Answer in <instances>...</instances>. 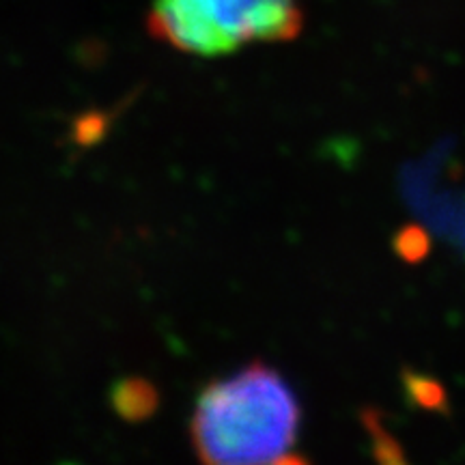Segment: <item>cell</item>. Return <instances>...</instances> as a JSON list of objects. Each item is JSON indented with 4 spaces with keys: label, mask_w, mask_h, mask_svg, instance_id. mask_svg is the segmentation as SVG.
Segmentation results:
<instances>
[{
    "label": "cell",
    "mask_w": 465,
    "mask_h": 465,
    "mask_svg": "<svg viewBox=\"0 0 465 465\" xmlns=\"http://www.w3.org/2000/svg\"><path fill=\"white\" fill-rule=\"evenodd\" d=\"M302 410L278 371L254 362L212 381L196 401L192 444L205 463H300Z\"/></svg>",
    "instance_id": "6da1fadb"
},
{
    "label": "cell",
    "mask_w": 465,
    "mask_h": 465,
    "mask_svg": "<svg viewBox=\"0 0 465 465\" xmlns=\"http://www.w3.org/2000/svg\"><path fill=\"white\" fill-rule=\"evenodd\" d=\"M302 25V0H153L149 14L153 37L203 58L289 42Z\"/></svg>",
    "instance_id": "7a4b0ae2"
},
{
    "label": "cell",
    "mask_w": 465,
    "mask_h": 465,
    "mask_svg": "<svg viewBox=\"0 0 465 465\" xmlns=\"http://www.w3.org/2000/svg\"><path fill=\"white\" fill-rule=\"evenodd\" d=\"M401 386H403L405 403L411 410L450 416L449 391H446V386L438 377L420 373L416 369H403L401 371Z\"/></svg>",
    "instance_id": "3957f363"
},
{
    "label": "cell",
    "mask_w": 465,
    "mask_h": 465,
    "mask_svg": "<svg viewBox=\"0 0 465 465\" xmlns=\"http://www.w3.org/2000/svg\"><path fill=\"white\" fill-rule=\"evenodd\" d=\"M114 411L125 420H144L158 407V394L155 388L144 380H121L113 388Z\"/></svg>",
    "instance_id": "277c9868"
},
{
    "label": "cell",
    "mask_w": 465,
    "mask_h": 465,
    "mask_svg": "<svg viewBox=\"0 0 465 465\" xmlns=\"http://www.w3.org/2000/svg\"><path fill=\"white\" fill-rule=\"evenodd\" d=\"M392 248L405 263H422L431 254V235L420 224H407L394 235Z\"/></svg>",
    "instance_id": "5b68a950"
},
{
    "label": "cell",
    "mask_w": 465,
    "mask_h": 465,
    "mask_svg": "<svg viewBox=\"0 0 465 465\" xmlns=\"http://www.w3.org/2000/svg\"><path fill=\"white\" fill-rule=\"evenodd\" d=\"M364 427L369 429L371 438H373V457L380 463H405L407 459L403 455V449L391 433L383 429L381 416L373 410H366L362 414Z\"/></svg>",
    "instance_id": "8992f818"
}]
</instances>
